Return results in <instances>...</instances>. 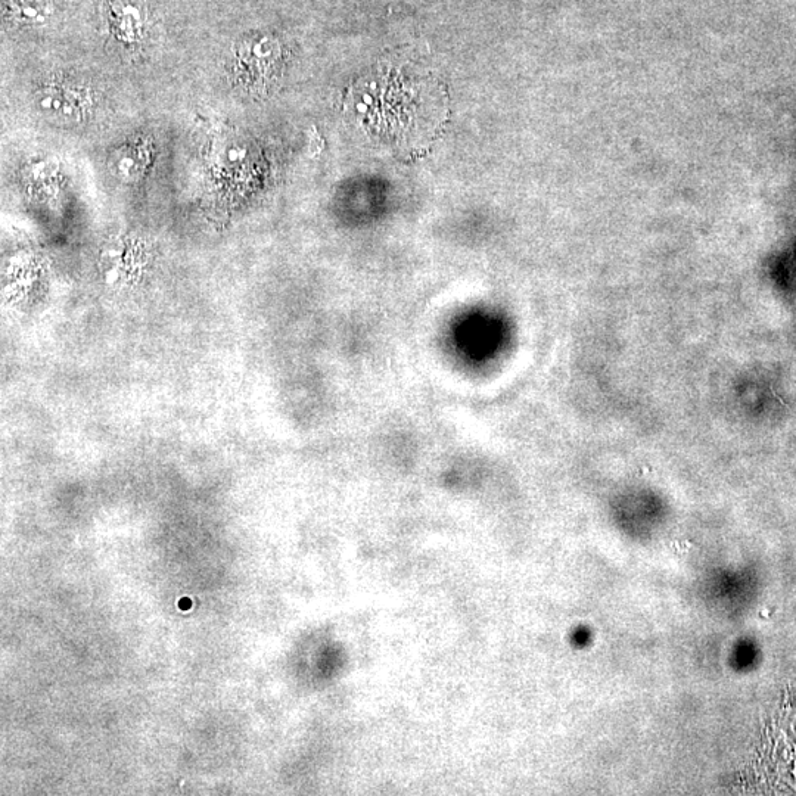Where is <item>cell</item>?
<instances>
[{
	"label": "cell",
	"instance_id": "1",
	"mask_svg": "<svg viewBox=\"0 0 796 796\" xmlns=\"http://www.w3.org/2000/svg\"><path fill=\"white\" fill-rule=\"evenodd\" d=\"M37 107L43 114L62 121H77L83 114L85 101L73 89L48 87L37 96Z\"/></svg>",
	"mask_w": 796,
	"mask_h": 796
},
{
	"label": "cell",
	"instance_id": "2",
	"mask_svg": "<svg viewBox=\"0 0 796 796\" xmlns=\"http://www.w3.org/2000/svg\"><path fill=\"white\" fill-rule=\"evenodd\" d=\"M149 154L141 146H124L115 151L110 158V169L115 176L126 182H133L142 176L148 167Z\"/></svg>",
	"mask_w": 796,
	"mask_h": 796
},
{
	"label": "cell",
	"instance_id": "3",
	"mask_svg": "<svg viewBox=\"0 0 796 796\" xmlns=\"http://www.w3.org/2000/svg\"><path fill=\"white\" fill-rule=\"evenodd\" d=\"M279 52H281V49H279L278 42L275 39L269 36H261L245 42L239 55H241V59L245 64L263 67V65L272 64L279 57Z\"/></svg>",
	"mask_w": 796,
	"mask_h": 796
},
{
	"label": "cell",
	"instance_id": "4",
	"mask_svg": "<svg viewBox=\"0 0 796 796\" xmlns=\"http://www.w3.org/2000/svg\"><path fill=\"white\" fill-rule=\"evenodd\" d=\"M49 0H12L11 12L15 20L26 24L43 23L51 14Z\"/></svg>",
	"mask_w": 796,
	"mask_h": 796
},
{
	"label": "cell",
	"instance_id": "5",
	"mask_svg": "<svg viewBox=\"0 0 796 796\" xmlns=\"http://www.w3.org/2000/svg\"><path fill=\"white\" fill-rule=\"evenodd\" d=\"M220 158H222L223 163L235 166V164L241 163V161L244 160L245 149L238 145L226 146Z\"/></svg>",
	"mask_w": 796,
	"mask_h": 796
}]
</instances>
